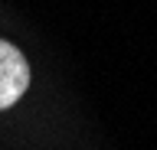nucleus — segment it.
I'll list each match as a JSON object with an SVG mask.
<instances>
[{
    "label": "nucleus",
    "instance_id": "f257e3e1",
    "mask_svg": "<svg viewBox=\"0 0 157 150\" xmlns=\"http://www.w3.org/2000/svg\"><path fill=\"white\" fill-rule=\"evenodd\" d=\"M29 85V65L17 46L0 39V111L17 104Z\"/></svg>",
    "mask_w": 157,
    "mask_h": 150
}]
</instances>
